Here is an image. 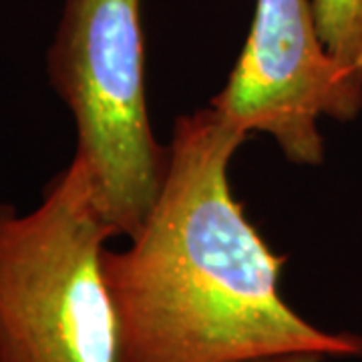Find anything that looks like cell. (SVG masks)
Segmentation results:
<instances>
[{
  "label": "cell",
  "mask_w": 362,
  "mask_h": 362,
  "mask_svg": "<svg viewBox=\"0 0 362 362\" xmlns=\"http://www.w3.org/2000/svg\"><path fill=\"white\" fill-rule=\"evenodd\" d=\"M247 133L207 107L175 119L156 204L127 250L103 252L117 362H246L278 352L362 358V337L302 318L278 256L230 183Z\"/></svg>",
  "instance_id": "obj_1"
},
{
  "label": "cell",
  "mask_w": 362,
  "mask_h": 362,
  "mask_svg": "<svg viewBox=\"0 0 362 362\" xmlns=\"http://www.w3.org/2000/svg\"><path fill=\"white\" fill-rule=\"evenodd\" d=\"M105 220L73 157L30 211L0 202V362H117Z\"/></svg>",
  "instance_id": "obj_2"
},
{
  "label": "cell",
  "mask_w": 362,
  "mask_h": 362,
  "mask_svg": "<svg viewBox=\"0 0 362 362\" xmlns=\"http://www.w3.org/2000/svg\"><path fill=\"white\" fill-rule=\"evenodd\" d=\"M141 0H63L49 52L51 87L77 127V153L117 235L133 238L156 204L169 161L145 95Z\"/></svg>",
  "instance_id": "obj_3"
},
{
  "label": "cell",
  "mask_w": 362,
  "mask_h": 362,
  "mask_svg": "<svg viewBox=\"0 0 362 362\" xmlns=\"http://www.w3.org/2000/svg\"><path fill=\"white\" fill-rule=\"evenodd\" d=\"M209 107L247 135H270L294 165H320L318 119L352 121L362 81L326 51L312 0H256L242 54Z\"/></svg>",
  "instance_id": "obj_4"
},
{
  "label": "cell",
  "mask_w": 362,
  "mask_h": 362,
  "mask_svg": "<svg viewBox=\"0 0 362 362\" xmlns=\"http://www.w3.org/2000/svg\"><path fill=\"white\" fill-rule=\"evenodd\" d=\"M326 51L362 81V0H312Z\"/></svg>",
  "instance_id": "obj_5"
},
{
  "label": "cell",
  "mask_w": 362,
  "mask_h": 362,
  "mask_svg": "<svg viewBox=\"0 0 362 362\" xmlns=\"http://www.w3.org/2000/svg\"><path fill=\"white\" fill-rule=\"evenodd\" d=\"M326 356L316 352H278L268 356H258L246 362H322Z\"/></svg>",
  "instance_id": "obj_6"
}]
</instances>
